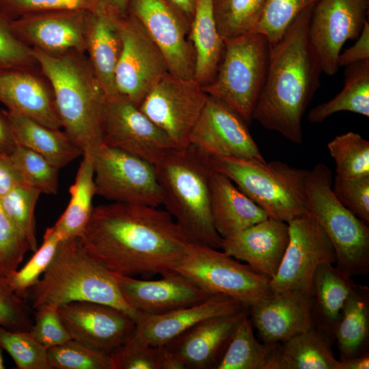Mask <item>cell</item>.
Wrapping results in <instances>:
<instances>
[{"mask_svg": "<svg viewBox=\"0 0 369 369\" xmlns=\"http://www.w3.org/2000/svg\"><path fill=\"white\" fill-rule=\"evenodd\" d=\"M79 238L108 271L131 277L175 272L191 243L165 210L117 202L94 206Z\"/></svg>", "mask_w": 369, "mask_h": 369, "instance_id": "1", "label": "cell"}, {"mask_svg": "<svg viewBox=\"0 0 369 369\" xmlns=\"http://www.w3.org/2000/svg\"><path fill=\"white\" fill-rule=\"evenodd\" d=\"M314 6L299 14L270 49L265 81L252 113V120L296 144L303 143L302 118L322 72L308 37Z\"/></svg>", "mask_w": 369, "mask_h": 369, "instance_id": "2", "label": "cell"}, {"mask_svg": "<svg viewBox=\"0 0 369 369\" xmlns=\"http://www.w3.org/2000/svg\"><path fill=\"white\" fill-rule=\"evenodd\" d=\"M32 53L51 87L64 131L83 153H92L102 144L106 95L86 54L52 55L36 48Z\"/></svg>", "mask_w": 369, "mask_h": 369, "instance_id": "3", "label": "cell"}, {"mask_svg": "<svg viewBox=\"0 0 369 369\" xmlns=\"http://www.w3.org/2000/svg\"><path fill=\"white\" fill-rule=\"evenodd\" d=\"M163 205L193 243L221 249L210 212L213 172L208 156L194 146L173 148L155 165Z\"/></svg>", "mask_w": 369, "mask_h": 369, "instance_id": "4", "label": "cell"}, {"mask_svg": "<svg viewBox=\"0 0 369 369\" xmlns=\"http://www.w3.org/2000/svg\"><path fill=\"white\" fill-rule=\"evenodd\" d=\"M27 297L34 310L87 301L114 307L135 321L139 314L122 298L112 273L86 253L79 238L59 243L49 266Z\"/></svg>", "mask_w": 369, "mask_h": 369, "instance_id": "5", "label": "cell"}, {"mask_svg": "<svg viewBox=\"0 0 369 369\" xmlns=\"http://www.w3.org/2000/svg\"><path fill=\"white\" fill-rule=\"evenodd\" d=\"M206 156L213 170L227 176L268 217L288 223L310 212L305 185L308 170L280 161Z\"/></svg>", "mask_w": 369, "mask_h": 369, "instance_id": "6", "label": "cell"}, {"mask_svg": "<svg viewBox=\"0 0 369 369\" xmlns=\"http://www.w3.org/2000/svg\"><path fill=\"white\" fill-rule=\"evenodd\" d=\"M332 172L318 163L305 180L310 212L320 224L336 256V267L353 277L369 270V228L338 200L332 190Z\"/></svg>", "mask_w": 369, "mask_h": 369, "instance_id": "7", "label": "cell"}, {"mask_svg": "<svg viewBox=\"0 0 369 369\" xmlns=\"http://www.w3.org/2000/svg\"><path fill=\"white\" fill-rule=\"evenodd\" d=\"M224 42L217 74L202 88L208 96L234 110L249 124L265 81L269 44L264 35L254 32L224 40Z\"/></svg>", "mask_w": 369, "mask_h": 369, "instance_id": "8", "label": "cell"}, {"mask_svg": "<svg viewBox=\"0 0 369 369\" xmlns=\"http://www.w3.org/2000/svg\"><path fill=\"white\" fill-rule=\"evenodd\" d=\"M175 271L210 295L222 294L247 308L270 297V278L224 251L191 242Z\"/></svg>", "mask_w": 369, "mask_h": 369, "instance_id": "9", "label": "cell"}, {"mask_svg": "<svg viewBox=\"0 0 369 369\" xmlns=\"http://www.w3.org/2000/svg\"><path fill=\"white\" fill-rule=\"evenodd\" d=\"M92 156L96 195L117 203L163 205V192L153 164L104 144Z\"/></svg>", "mask_w": 369, "mask_h": 369, "instance_id": "10", "label": "cell"}, {"mask_svg": "<svg viewBox=\"0 0 369 369\" xmlns=\"http://www.w3.org/2000/svg\"><path fill=\"white\" fill-rule=\"evenodd\" d=\"M288 224V243L275 275L270 279L272 292L295 291L314 297L313 279L317 268L336 262L333 246L310 212Z\"/></svg>", "mask_w": 369, "mask_h": 369, "instance_id": "11", "label": "cell"}, {"mask_svg": "<svg viewBox=\"0 0 369 369\" xmlns=\"http://www.w3.org/2000/svg\"><path fill=\"white\" fill-rule=\"evenodd\" d=\"M208 95L193 79L166 74L139 105L140 110L171 139L175 148L189 146L191 132Z\"/></svg>", "mask_w": 369, "mask_h": 369, "instance_id": "12", "label": "cell"}, {"mask_svg": "<svg viewBox=\"0 0 369 369\" xmlns=\"http://www.w3.org/2000/svg\"><path fill=\"white\" fill-rule=\"evenodd\" d=\"M122 50L117 64V92L139 107L151 89L169 72L161 50L131 14L119 20Z\"/></svg>", "mask_w": 369, "mask_h": 369, "instance_id": "13", "label": "cell"}, {"mask_svg": "<svg viewBox=\"0 0 369 369\" xmlns=\"http://www.w3.org/2000/svg\"><path fill=\"white\" fill-rule=\"evenodd\" d=\"M102 144L140 157L154 165L175 148L167 134L127 97H106Z\"/></svg>", "mask_w": 369, "mask_h": 369, "instance_id": "14", "label": "cell"}, {"mask_svg": "<svg viewBox=\"0 0 369 369\" xmlns=\"http://www.w3.org/2000/svg\"><path fill=\"white\" fill-rule=\"evenodd\" d=\"M128 12L161 50L169 72L193 78L195 54L189 37L191 20L169 0H130Z\"/></svg>", "mask_w": 369, "mask_h": 369, "instance_id": "15", "label": "cell"}, {"mask_svg": "<svg viewBox=\"0 0 369 369\" xmlns=\"http://www.w3.org/2000/svg\"><path fill=\"white\" fill-rule=\"evenodd\" d=\"M369 9V0H319L311 15L308 37L322 72L334 75L338 56L348 40L357 39Z\"/></svg>", "mask_w": 369, "mask_h": 369, "instance_id": "16", "label": "cell"}, {"mask_svg": "<svg viewBox=\"0 0 369 369\" xmlns=\"http://www.w3.org/2000/svg\"><path fill=\"white\" fill-rule=\"evenodd\" d=\"M191 145L208 156H228L266 162L247 123L223 102L208 96L190 136Z\"/></svg>", "mask_w": 369, "mask_h": 369, "instance_id": "17", "label": "cell"}, {"mask_svg": "<svg viewBox=\"0 0 369 369\" xmlns=\"http://www.w3.org/2000/svg\"><path fill=\"white\" fill-rule=\"evenodd\" d=\"M90 10H59L12 20L15 34L31 48L46 53H85Z\"/></svg>", "mask_w": 369, "mask_h": 369, "instance_id": "18", "label": "cell"}, {"mask_svg": "<svg viewBox=\"0 0 369 369\" xmlns=\"http://www.w3.org/2000/svg\"><path fill=\"white\" fill-rule=\"evenodd\" d=\"M72 339L111 354L133 334L135 320L108 305L75 301L58 307Z\"/></svg>", "mask_w": 369, "mask_h": 369, "instance_id": "19", "label": "cell"}, {"mask_svg": "<svg viewBox=\"0 0 369 369\" xmlns=\"http://www.w3.org/2000/svg\"><path fill=\"white\" fill-rule=\"evenodd\" d=\"M112 274L125 302L139 314H163L200 303L212 295L176 271L157 280Z\"/></svg>", "mask_w": 369, "mask_h": 369, "instance_id": "20", "label": "cell"}, {"mask_svg": "<svg viewBox=\"0 0 369 369\" xmlns=\"http://www.w3.org/2000/svg\"><path fill=\"white\" fill-rule=\"evenodd\" d=\"M248 309L265 344L283 342L315 326L313 297L299 292L273 293Z\"/></svg>", "mask_w": 369, "mask_h": 369, "instance_id": "21", "label": "cell"}, {"mask_svg": "<svg viewBox=\"0 0 369 369\" xmlns=\"http://www.w3.org/2000/svg\"><path fill=\"white\" fill-rule=\"evenodd\" d=\"M34 68L0 70V102L8 111L29 118L41 124L60 129L51 87Z\"/></svg>", "mask_w": 369, "mask_h": 369, "instance_id": "22", "label": "cell"}, {"mask_svg": "<svg viewBox=\"0 0 369 369\" xmlns=\"http://www.w3.org/2000/svg\"><path fill=\"white\" fill-rule=\"evenodd\" d=\"M288 240V223L268 217L222 238L221 249L271 279L279 266Z\"/></svg>", "mask_w": 369, "mask_h": 369, "instance_id": "23", "label": "cell"}, {"mask_svg": "<svg viewBox=\"0 0 369 369\" xmlns=\"http://www.w3.org/2000/svg\"><path fill=\"white\" fill-rule=\"evenodd\" d=\"M247 310L205 319L165 344L186 368L216 369Z\"/></svg>", "mask_w": 369, "mask_h": 369, "instance_id": "24", "label": "cell"}, {"mask_svg": "<svg viewBox=\"0 0 369 369\" xmlns=\"http://www.w3.org/2000/svg\"><path fill=\"white\" fill-rule=\"evenodd\" d=\"M247 309L231 297L214 294L200 303L163 314H139L133 335L152 346H163L205 319Z\"/></svg>", "mask_w": 369, "mask_h": 369, "instance_id": "25", "label": "cell"}, {"mask_svg": "<svg viewBox=\"0 0 369 369\" xmlns=\"http://www.w3.org/2000/svg\"><path fill=\"white\" fill-rule=\"evenodd\" d=\"M210 212L213 226L222 238L268 218L227 176L215 170L210 180Z\"/></svg>", "mask_w": 369, "mask_h": 369, "instance_id": "26", "label": "cell"}, {"mask_svg": "<svg viewBox=\"0 0 369 369\" xmlns=\"http://www.w3.org/2000/svg\"><path fill=\"white\" fill-rule=\"evenodd\" d=\"M120 20L96 11L89 13L85 54L106 97L118 94L115 74L122 50Z\"/></svg>", "mask_w": 369, "mask_h": 369, "instance_id": "27", "label": "cell"}, {"mask_svg": "<svg viewBox=\"0 0 369 369\" xmlns=\"http://www.w3.org/2000/svg\"><path fill=\"white\" fill-rule=\"evenodd\" d=\"M2 112L16 144L40 154L59 169L83 154L81 149L64 131L49 128L8 111Z\"/></svg>", "mask_w": 369, "mask_h": 369, "instance_id": "28", "label": "cell"}, {"mask_svg": "<svg viewBox=\"0 0 369 369\" xmlns=\"http://www.w3.org/2000/svg\"><path fill=\"white\" fill-rule=\"evenodd\" d=\"M189 40L195 54L193 79L202 86L214 79L225 49L216 24L213 0H196Z\"/></svg>", "mask_w": 369, "mask_h": 369, "instance_id": "29", "label": "cell"}, {"mask_svg": "<svg viewBox=\"0 0 369 369\" xmlns=\"http://www.w3.org/2000/svg\"><path fill=\"white\" fill-rule=\"evenodd\" d=\"M330 339L316 326L277 343L269 369H336Z\"/></svg>", "mask_w": 369, "mask_h": 369, "instance_id": "30", "label": "cell"}, {"mask_svg": "<svg viewBox=\"0 0 369 369\" xmlns=\"http://www.w3.org/2000/svg\"><path fill=\"white\" fill-rule=\"evenodd\" d=\"M355 284L333 264H320L313 279L314 325L333 339V331Z\"/></svg>", "mask_w": 369, "mask_h": 369, "instance_id": "31", "label": "cell"}, {"mask_svg": "<svg viewBox=\"0 0 369 369\" xmlns=\"http://www.w3.org/2000/svg\"><path fill=\"white\" fill-rule=\"evenodd\" d=\"M368 288L355 284L333 331L340 359L368 353Z\"/></svg>", "mask_w": 369, "mask_h": 369, "instance_id": "32", "label": "cell"}, {"mask_svg": "<svg viewBox=\"0 0 369 369\" xmlns=\"http://www.w3.org/2000/svg\"><path fill=\"white\" fill-rule=\"evenodd\" d=\"M69 192L70 198L68 204L53 226L62 241L79 238L90 218L94 208L92 200L96 195L92 153H83Z\"/></svg>", "mask_w": 369, "mask_h": 369, "instance_id": "33", "label": "cell"}, {"mask_svg": "<svg viewBox=\"0 0 369 369\" xmlns=\"http://www.w3.org/2000/svg\"><path fill=\"white\" fill-rule=\"evenodd\" d=\"M340 111L369 117V59L346 66L341 91L311 109L308 118L311 123L318 124Z\"/></svg>", "mask_w": 369, "mask_h": 369, "instance_id": "34", "label": "cell"}, {"mask_svg": "<svg viewBox=\"0 0 369 369\" xmlns=\"http://www.w3.org/2000/svg\"><path fill=\"white\" fill-rule=\"evenodd\" d=\"M276 344L256 340L247 314L234 330L216 369H269Z\"/></svg>", "mask_w": 369, "mask_h": 369, "instance_id": "35", "label": "cell"}, {"mask_svg": "<svg viewBox=\"0 0 369 369\" xmlns=\"http://www.w3.org/2000/svg\"><path fill=\"white\" fill-rule=\"evenodd\" d=\"M266 0H213L217 27L223 40L251 33Z\"/></svg>", "mask_w": 369, "mask_h": 369, "instance_id": "36", "label": "cell"}, {"mask_svg": "<svg viewBox=\"0 0 369 369\" xmlns=\"http://www.w3.org/2000/svg\"><path fill=\"white\" fill-rule=\"evenodd\" d=\"M41 193L25 184L18 185L0 197L9 219L28 245L29 251L38 249L35 208Z\"/></svg>", "mask_w": 369, "mask_h": 369, "instance_id": "37", "label": "cell"}, {"mask_svg": "<svg viewBox=\"0 0 369 369\" xmlns=\"http://www.w3.org/2000/svg\"><path fill=\"white\" fill-rule=\"evenodd\" d=\"M336 163V176L354 178L369 176V141L349 131L336 136L327 144Z\"/></svg>", "mask_w": 369, "mask_h": 369, "instance_id": "38", "label": "cell"}, {"mask_svg": "<svg viewBox=\"0 0 369 369\" xmlns=\"http://www.w3.org/2000/svg\"><path fill=\"white\" fill-rule=\"evenodd\" d=\"M24 184L41 193L56 194L59 185V169L37 152L19 144L8 154Z\"/></svg>", "mask_w": 369, "mask_h": 369, "instance_id": "39", "label": "cell"}, {"mask_svg": "<svg viewBox=\"0 0 369 369\" xmlns=\"http://www.w3.org/2000/svg\"><path fill=\"white\" fill-rule=\"evenodd\" d=\"M319 0H266L260 18L251 32L264 35L273 48L297 16Z\"/></svg>", "mask_w": 369, "mask_h": 369, "instance_id": "40", "label": "cell"}, {"mask_svg": "<svg viewBox=\"0 0 369 369\" xmlns=\"http://www.w3.org/2000/svg\"><path fill=\"white\" fill-rule=\"evenodd\" d=\"M46 351L51 369H113L109 354L74 339Z\"/></svg>", "mask_w": 369, "mask_h": 369, "instance_id": "41", "label": "cell"}, {"mask_svg": "<svg viewBox=\"0 0 369 369\" xmlns=\"http://www.w3.org/2000/svg\"><path fill=\"white\" fill-rule=\"evenodd\" d=\"M62 239L53 227L48 228L43 242L25 265L13 273L7 282L8 286L23 299L38 283L52 261Z\"/></svg>", "mask_w": 369, "mask_h": 369, "instance_id": "42", "label": "cell"}, {"mask_svg": "<svg viewBox=\"0 0 369 369\" xmlns=\"http://www.w3.org/2000/svg\"><path fill=\"white\" fill-rule=\"evenodd\" d=\"M0 346L11 356L18 369H51L47 351L29 331L0 326Z\"/></svg>", "mask_w": 369, "mask_h": 369, "instance_id": "43", "label": "cell"}, {"mask_svg": "<svg viewBox=\"0 0 369 369\" xmlns=\"http://www.w3.org/2000/svg\"><path fill=\"white\" fill-rule=\"evenodd\" d=\"M28 251L27 243L12 223L0 202V282L7 284Z\"/></svg>", "mask_w": 369, "mask_h": 369, "instance_id": "44", "label": "cell"}, {"mask_svg": "<svg viewBox=\"0 0 369 369\" xmlns=\"http://www.w3.org/2000/svg\"><path fill=\"white\" fill-rule=\"evenodd\" d=\"M161 346L132 336L110 354L113 369H160Z\"/></svg>", "mask_w": 369, "mask_h": 369, "instance_id": "45", "label": "cell"}, {"mask_svg": "<svg viewBox=\"0 0 369 369\" xmlns=\"http://www.w3.org/2000/svg\"><path fill=\"white\" fill-rule=\"evenodd\" d=\"M12 18L0 10V70L34 68L32 48L15 34Z\"/></svg>", "mask_w": 369, "mask_h": 369, "instance_id": "46", "label": "cell"}, {"mask_svg": "<svg viewBox=\"0 0 369 369\" xmlns=\"http://www.w3.org/2000/svg\"><path fill=\"white\" fill-rule=\"evenodd\" d=\"M332 190L338 200L366 224L369 223V176L335 177Z\"/></svg>", "mask_w": 369, "mask_h": 369, "instance_id": "47", "label": "cell"}, {"mask_svg": "<svg viewBox=\"0 0 369 369\" xmlns=\"http://www.w3.org/2000/svg\"><path fill=\"white\" fill-rule=\"evenodd\" d=\"M35 312L34 323L29 332L45 348L72 339L60 317L57 307L45 305Z\"/></svg>", "mask_w": 369, "mask_h": 369, "instance_id": "48", "label": "cell"}, {"mask_svg": "<svg viewBox=\"0 0 369 369\" xmlns=\"http://www.w3.org/2000/svg\"><path fill=\"white\" fill-rule=\"evenodd\" d=\"M92 0H0V10L12 19L59 10H92Z\"/></svg>", "mask_w": 369, "mask_h": 369, "instance_id": "49", "label": "cell"}, {"mask_svg": "<svg viewBox=\"0 0 369 369\" xmlns=\"http://www.w3.org/2000/svg\"><path fill=\"white\" fill-rule=\"evenodd\" d=\"M31 307L7 284L0 282V326L11 330L29 331Z\"/></svg>", "mask_w": 369, "mask_h": 369, "instance_id": "50", "label": "cell"}, {"mask_svg": "<svg viewBox=\"0 0 369 369\" xmlns=\"http://www.w3.org/2000/svg\"><path fill=\"white\" fill-rule=\"evenodd\" d=\"M356 42L344 52H340L338 65L340 67L369 59V21L367 18Z\"/></svg>", "mask_w": 369, "mask_h": 369, "instance_id": "51", "label": "cell"}, {"mask_svg": "<svg viewBox=\"0 0 369 369\" xmlns=\"http://www.w3.org/2000/svg\"><path fill=\"white\" fill-rule=\"evenodd\" d=\"M20 184L22 178L8 154L0 152V197Z\"/></svg>", "mask_w": 369, "mask_h": 369, "instance_id": "52", "label": "cell"}, {"mask_svg": "<svg viewBox=\"0 0 369 369\" xmlns=\"http://www.w3.org/2000/svg\"><path fill=\"white\" fill-rule=\"evenodd\" d=\"M130 0H94L93 9L116 19H121L128 14Z\"/></svg>", "mask_w": 369, "mask_h": 369, "instance_id": "53", "label": "cell"}, {"mask_svg": "<svg viewBox=\"0 0 369 369\" xmlns=\"http://www.w3.org/2000/svg\"><path fill=\"white\" fill-rule=\"evenodd\" d=\"M16 144L10 125L2 112L0 113V152L10 154Z\"/></svg>", "mask_w": 369, "mask_h": 369, "instance_id": "54", "label": "cell"}, {"mask_svg": "<svg viewBox=\"0 0 369 369\" xmlns=\"http://www.w3.org/2000/svg\"><path fill=\"white\" fill-rule=\"evenodd\" d=\"M368 353L346 359H338L336 369H368Z\"/></svg>", "mask_w": 369, "mask_h": 369, "instance_id": "55", "label": "cell"}, {"mask_svg": "<svg viewBox=\"0 0 369 369\" xmlns=\"http://www.w3.org/2000/svg\"><path fill=\"white\" fill-rule=\"evenodd\" d=\"M191 20L193 18L196 0H169Z\"/></svg>", "mask_w": 369, "mask_h": 369, "instance_id": "56", "label": "cell"}, {"mask_svg": "<svg viewBox=\"0 0 369 369\" xmlns=\"http://www.w3.org/2000/svg\"><path fill=\"white\" fill-rule=\"evenodd\" d=\"M5 368L4 364H3V359L2 356V351H1V347L0 346V369Z\"/></svg>", "mask_w": 369, "mask_h": 369, "instance_id": "57", "label": "cell"}, {"mask_svg": "<svg viewBox=\"0 0 369 369\" xmlns=\"http://www.w3.org/2000/svg\"><path fill=\"white\" fill-rule=\"evenodd\" d=\"M92 2H93V6H94V0H92Z\"/></svg>", "mask_w": 369, "mask_h": 369, "instance_id": "58", "label": "cell"}]
</instances>
